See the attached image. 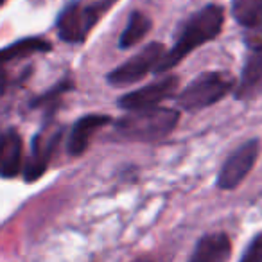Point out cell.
Segmentation results:
<instances>
[{
	"mask_svg": "<svg viewBox=\"0 0 262 262\" xmlns=\"http://www.w3.org/2000/svg\"><path fill=\"white\" fill-rule=\"evenodd\" d=\"M232 16L244 29L262 31V0H232Z\"/></svg>",
	"mask_w": 262,
	"mask_h": 262,
	"instance_id": "cell-14",
	"label": "cell"
},
{
	"mask_svg": "<svg viewBox=\"0 0 262 262\" xmlns=\"http://www.w3.org/2000/svg\"><path fill=\"white\" fill-rule=\"evenodd\" d=\"M180 112L174 108H146L135 110L119 119L113 127L115 139L126 142H157L176 127Z\"/></svg>",
	"mask_w": 262,
	"mask_h": 262,
	"instance_id": "cell-2",
	"label": "cell"
},
{
	"mask_svg": "<svg viewBox=\"0 0 262 262\" xmlns=\"http://www.w3.org/2000/svg\"><path fill=\"white\" fill-rule=\"evenodd\" d=\"M112 122L108 115H99V113H90V115H84L74 124L72 131H70V139H69V153L72 157H79L84 151L88 149V144H90L92 137L97 129L108 126Z\"/></svg>",
	"mask_w": 262,
	"mask_h": 262,
	"instance_id": "cell-11",
	"label": "cell"
},
{
	"mask_svg": "<svg viewBox=\"0 0 262 262\" xmlns=\"http://www.w3.org/2000/svg\"><path fill=\"white\" fill-rule=\"evenodd\" d=\"M151 27H153V22H151V18L146 13L133 11L129 15V18H127V24H126V27H124V31L120 33L119 47L122 49V51L135 47L137 43H140V41L147 36Z\"/></svg>",
	"mask_w": 262,
	"mask_h": 262,
	"instance_id": "cell-13",
	"label": "cell"
},
{
	"mask_svg": "<svg viewBox=\"0 0 262 262\" xmlns=\"http://www.w3.org/2000/svg\"><path fill=\"white\" fill-rule=\"evenodd\" d=\"M257 40H262V38H257Z\"/></svg>",
	"mask_w": 262,
	"mask_h": 262,
	"instance_id": "cell-20",
	"label": "cell"
},
{
	"mask_svg": "<svg viewBox=\"0 0 262 262\" xmlns=\"http://www.w3.org/2000/svg\"><path fill=\"white\" fill-rule=\"evenodd\" d=\"M6 2H8V0H0V8H2V6H4Z\"/></svg>",
	"mask_w": 262,
	"mask_h": 262,
	"instance_id": "cell-19",
	"label": "cell"
},
{
	"mask_svg": "<svg viewBox=\"0 0 262 262\" xmlns=\"http://www.w3.org/2000/svg\"><path fill=\"white\" fill-rule=\"evenodd\" d=\"M232 257V241L226 233L215 232L203 235L194 246L189 262H228Z\"/></svg>",
	"mask_w": 262,
	"mask_h": 262,
	"instance_id": "cell-8",
	"label": "cell"
},
{
	"mask_svg": "<svg viewBox=\"0 0 262 262\" xmlns=\"http://www.w3.org/2000/svg\"><path fill=\"white\" fill-rule=\"evenodd\" d=\"M235 88V81L226 72H205L192 79L178 95L176 102L187 112L208 108L219 102Z\"/></svg>",
	"mask_w": 262,
	"mask_h": 262,
	"instance_id": "cell-3",
	"label": "cell"
},
{
	"mask_svg": "<svg viewBox=\"0 0 262 262\" xmlns=\"http://www.w3.org/2000/svg\"><path fill=\"white\" fill-rule=\"evenodd\" d=\"M239 262H262V232L251 239Z\"/></svg>",
	"mask_w": 262,
	"mask_h": 262,
	"instance_id": "cell-16",
	"label": "cell"
},
{
	"mask_svg": "<svg viewBox=\"0 0 262 262\" xmlns=\"http://www.w3.org/2000/svg\"><path fill=\"white\" fill-rule=\"evenodd\" d=\"M178 88V77L169 76L164 79H158L155 83H149L146 86L139 88L135 92L122 95L119 99V106L127 112H135V110H146V108H155L162 101L169 99Z\"/></svg>",
	"mask_w": 262,
	"mask_h": 262,
	"instance_id": "cell-6",
	"label": "cell"
},
{
	"mask_svg": "<svg viewBox=\"0 0 262 262\" xmlns=\"http://www.w3.org/2000/svg\"><path fill=\"white\" fill-rule=\"evenodd\" d=\"M233 94L239 101H248L262 95V40H253L250 43V52Z\"/></svg>",
	"mask_w": 262,
	"mask_h": 262,
	"instance_id": "cell-7",
	"label": "cell"
},
{
	"mask_svg": "<svg viewBox=\"0 0 262 262\" xmlns=\"http://www.w3.org/2000/svg\"><path fill=\"white\" fill-rule=\"evenodd\" d=\"M6 72L2 69H0V95H2V92H4V88H6Z\"/></svg>",
	"mask_w": 262,
	"mask_h": 262,
	"instance_id": "cell-17",
	"label": "cell"
},
{
	"mask_svg": "<svg viewBox=\"0 0 262 262\" xmlns=\"http://www.w3.org/2000/svg\"><path fill=\"white\" fill-rule=\"evenodd\" d=\"M164 45L158 43V41H153V43L146 45L140 52H137L133 58H129L122 65L113 69L106 76V81L112 86H127V84L137 83L149 72H155V69L160 63V59L164 58Z\"/></svg>",
	"mask_w": 262,
	"mask_h": 262,
	"instance_id": "cell-4",
	"label": "cell"
},
{
	"mask_svg": "<svg viewBox=\"0 0 262 262\" xmlns=\"http://www.w3.org/2000/svg\"><path fill=\"white\" fill-rule=\"evenodd\" d=\"M225 26V8L219 4H208L196 11L180 31L174 45L165 51L164 58L155 69V74H165L183 61L198 47L215 40Z\"/></svg>",
	"mask_w": 262,
	"mask_h": 262,
	"instance_id": "cell-1",
	"label": "cell"
},
{
	"mask_svg": "<svg viewBox=\"0 0 262 262\" xmlns=\"http://www.w3.org/2000/svg\"><path fill=\"white\" fill-rule=\"evenodd\" d=\"M260 153V140L251 139L241 144L225 160L217 174V187L221 190H233L246 180Z\"/></svg>",
	"mask_w": 262,
	"mask_h": 262,
	"instance_id": "cell-5",
	"label": "cell"
},
{
	"mask_svg": "<svg viewBox=\"0 0 262 262\" xmlns=\"http://www.w3.org/2000/svg\"><path fill=\"white\" fill-rule=\"evenodd\" d=\"M51 49V41L45 40V38H22V40L15 41V43H9L4 49H0V69L11 61H18V59L29 58V56L40 54V52H49Z\"/></svg>",
	"mask_w": 262,
	"mask_h": 262,
	"instance_id": "cell-12",
	"label": "cell"
},
{
	"mask_svg": "<svg viewBox=\"0 0 262 262\" xmlns=\"http://www.w3.org/2000/svg\"><path fill=\"white\" fill-rule=\"evenodd\" d=\"M58 137H59L58 133H52V135L40 133V135H36V139L33 140L31 155L27 157L26 167H24V176H26L27 182H34V180H38L47 171L52 151H54L56 144H58Z\"/></svg>",
	"mask_w": 262,
	"mask_h": 262,
	"instance_id": "cell-9",
	"label": "cell"
},
{
	"mask_svg": "<svg viewBox=\"0 0 262 262\" xmlns=\"http://www.w3.org/2000/svg\"><path fill=\"white\" fill-rule=\"evenodd\" d=\"M79 2L84 11L90 15V18L97 24L119 0H79Z\"/></svg>",
	"mask_w": 262,
	"mask_h": 262,
	"instance_id": "cell-15",
	"label": "cell"
},
{
	"mask_svg": "<svg viewBox=\"0 0 262 262\" xmlns=\"http://www.w3.org/2000/svg\"><path fill=\"white\" fill-rule=\"evenodd\" d=\"M24 142L15 129L0 133V176L15 178L22 169Z\"/></svg>",
	"mask_w": 262,
	"mask_h": 262,
	"instance_id": "cell-10",
	"label": "cell"
},
{
	"mask_svg": "<svg viewBox=\"0 0 262 262\" xmlns=\"http://www.w3.org/2000/svg\"><path fill=\"white\" fill-rule=\"evenodd\" d=\"M133 262H157L153 257H140V258H137V260H133Z\"/></svg>",
	"mask_w": 262,
	"mask_h": 262,
	"instance_id": "cell-18",
	"label": "cell"
}]
</instances>
